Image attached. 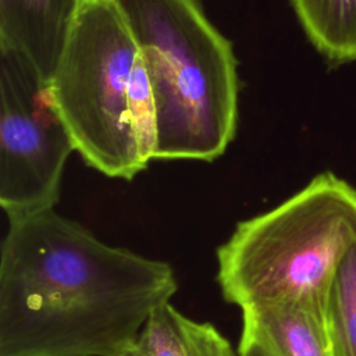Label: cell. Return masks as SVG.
<instances>
[{"mask_svg":"<svg viewBox=\"0 0 356 356\" xmlns=\"http://www.w3.org/2000/svg\"><path fill=\"white\" fill-rule=\"evenodd\" d=\"M241 337L274 356H334L325 305L282 302L241 309Z\"/></svg>","mask_w":356,"mask_h":356,"instance_id":"cell-7","label":"cell"},{"mask_svg":"<svg viewBox=\"0 0 356 356\" xmlns=\"http://www.w3.org/2000/svg\"><path fill=\"white\" fill-rule=\"evenodd\" d=\"M72 152L49 81L22 53L0 46V206L7 218L56 209Z\"/></svg>","mask_w":356,"mask_h":356,"instance_id":"cell-5","label":"cell"},{"mask_svg":"<svg viewBox=\"0 0 356 356\" xmlns=\"http://www.w3.org/2000/svg\"><path fill=\"white\" fill-rule=\"evenodd\" d=\"M139 56L114 0H85L50 83L51 102L86 165L131 181L145 157L132 124L129 85Z\"/></svg>","mask_w":356,"mask_h":356,"instance_id":"cell-4","label":"cell"},{"mask_svg":"<svg viewBox=\"0 0 356 356\" xmlns=\"http://www.w3.org/2000/svg\"><path fill=\"white\" fill-rule=\"evenodd\" d=\"M85 0H0V46L22 53L51 81Z\"/></svg>","mask_w":356,"mask_h":356,"instance_id":"cell-6","label":"cell"},{"mask_svg":"<svg viewBox=\"0 0 356 356\" xmlns=\"http://www.w3.org/2000/svg\"><path fill=\"white\" fill-rule=\"evenodd\" d=\"M113 356H239L214 324L193 320L170 302L147 317L139 332Z\"/></svg>","mask_w":356,"mask_h":356,"instance_id":"cell-8","label":"cell"},{"mask_svg":"<svg viewBox=\"0 0 356 356\" xmlns=\"http://www.w3.org/2000/svg\"><path fill=\"white\" fill-rule=\"evenodd\" d=\"M156 104L153 160L214 161L238 128V60L200 0H114Z\"/></svg>","mask_w":356,"mask_h":356,"instance_id":"cell-2","label":"cell"},{"mask_svg":"<svg viewBox=\"0 0 356 356\" xmlns=\"http://www.w3.org/2000/svg\"><path fill=\"white\" fill-rule=\"evenodd\" d=\"M236 349L239 356H274L266 346L252 339L239 338V343Z\"/></svg>","mask_w":356,"mask_h":356,"instance_id":"cell-11","label":"cell"},{"mask_svg":"<svg viewBox=\"0 0 356 356\" xmlns=\"http://www.w3.org/2000/svg\"><path fill=\"white\" fill-rule=\"evenodd\" d=\"M356 242V188L316 174L275 207L242 220L217 248L225 302L245 309L282 302L325 305L334 274Z\"/></svg>","mask_w":356,"mask_h":356,"instance_id":"cell-3","label":"cell"},{"mask_svg":"<svg viewBox=\"0 0 356 356\" xmlns=\"http://www.w3.org/2000/svg\"><path fill=\"white\" fill-rule=\"evenodd\" d=\"M325 317L334 356H356V242L334 274Z\"/></svg>","mask_w":356,"mask_h":356,"instance_id":"cell-10","label":"cell"},{"mask_svg":"<svg viewBox=\"0 0 356 356\" xmlns=\"http://www.w3.org/2000/svg\"><path fill=\"white\" fill-rule=\"evenodd\" d=\"M313 47L332 65L356 60V0H291Z\"/></svg>","mask_w":356,"mask_h":356,"instance_id":"cell-9","label":"cell"},{"mask_svg":"<svg viewBox=\"0 0 356 356\" xmlns=\"http://www.w3.org/2000/svg\"><path fill=\"white\" fill-rule=\"evenodd\" d=\"M177 289L170 263L106 243L56 209L8 218L0 356H113Z\"/></svg>","mask_w":356,"mask_h":356,"instance_id":"cell-1","label":"cell"}]
</instances>
